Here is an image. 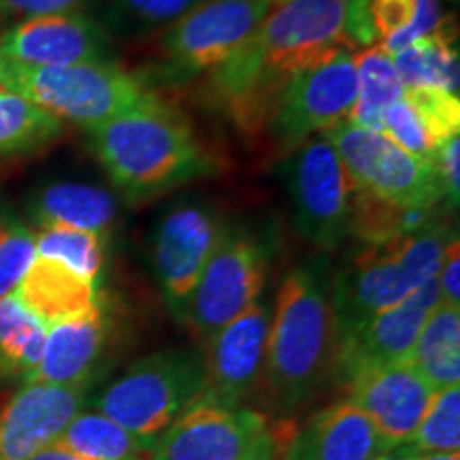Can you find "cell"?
Here are the masks:
<instances>
[{
    "label": "cell",
    "instance_id": "cell-41",
    "mask_svg": "<svg viewBox=\"0 0 460 460\" xmlns=\"http://www.w3.org/2000/svg\"><path fill=\"white\" fill-rule=\"evenodd\" d=\"M365 4V0H352V9H360Z\"/></svg>",
    "mask_w": 460,
    "mask_h": 460
},
{
    "label": "cell",
    "instance_id": "cell-18",
    "mask_svg": "<svg viewBox=\"0 0 460 460\" xmlns=\"http://www.w3.org/2000/svg\"><path fill=\"white\" fill-rule=\"evenodd\" d=\"M273 437L279 460H376L393 447L348 399L314 413L292 435Z\"/></svg>",
    "mask_w": 460,
    "mask_h": 460
},
{
    "label": "cell",
    "instance_id": "cell-9",
    "mask_svg": "<svg viewBox=\"0 0 460 460\" xmlns=\"http://www.w3.org/2000/svg\"><path fill=\"white\" fill-rule=\"evenodd\" d=\"M269 254L271 250L256 233L224 228L181 322L203 341L233 322L261 296Z\"/></svg>",
    "mask_w": 460,
    "mask_h": 460
},
{
    "label": "cell",
    "instance_id": "cell-7",
    "mask_svg": "<svg viewBox=\"0 0 460 460\" xmlns=\"http://www.w3.org/2000/svg\"><path fill=\"white\" fill-rule=\"evenodd\" d=\"M278 0H203L160 39L164 82L209 75L247 45Z\"/></svg>",
    "mask_w": 460,
    "mask_h": 460
},
{
    "label": "cell",
    "instance_id": "cell-25",
    "mask_svg": "<svg viewBox=\"0 0 460 460\" xmlns=\"http://www.w3.org/2000/svg\"><path fill=\"white\" fill-rule=\"evenodd\" d=\"M58 446L84 460H149L154 441L132 435L102 413L79 411L58 435Z\"/></svg>",
    "mask_w": 460,
    "mask_h": 460
},
{
    "label": "cell",
    "instance_id": "cell-37",
    "mask_svg": "<svg viewBox=\"0 0 460 460\" xmlns=\"http://www.w3.org/2000/svg\"><path fill=\"white\" fill-rule=\"evenodd\" d=\"M437 286H439V301L452 307H460V247L458 237L446 247L444 261H441L439 273H437Z\"/></svg>",
    "mask_w": 460,
    "mask_h": 460
},
{
    "label": "cell",
    "instance_id": "cell-22",
    "mask_svg": "<svg viewBox=\"0 0 460 460\" xmlns=\"http://www.w3.org/2000/svg\"><path fill=\"white\" fill-rule=\"evenodd\" d=\"M407 362L430 388L444 390L460 382V307L439 303L420 329Z\"/></svg>",
    "mask_w": 460,
    "mask_h": 460
},
{
    "label": "cell",
    "instance_id": "cell-4",
    "mask_svg": "<svg viewBox=\"0 0 460 460\" xmlns=\"http://www.w3.org/2000/svg\"><path fill=\"white\" fill-rule=\"evenodd\" d=\"M0 88L85 130L158 101L147 84L111 62L24 66L0 58Z\"/></svg>",
    "mask_w": 460,
    "mask_h": 460
},
{
    "label": "cell",
    "instance_id": "cell-16",
    "mask_svg": "<svg viewBox=\"0 0 460 460\" xmlns=\"http://www.w3.org/2000/svg\"><path fill=\"white\" fill-rule=\"evenodd\" d=\"M348 401L371 420L390 446H401L416 433L435 390L407 360L369 367L343 379Z\"/></svg>",
    "mask_w": 460,
    "mask_h": 460
},
{
    "label": "cell",
    "instance_id": "cell-43",
    "mask_svg": "<svg viewBox=\"0 0 460 460\" xmlns=\"http://www.w3.org/2000/svg\"><path fill=\"white\" fill-rule=\"evenodd\" d=\"M450 3H458V0H450Z\"/></svg>",
    "mask_w": 460,
    "mask_h": 460
},
{
    "label": "cell",
    "instance_id": "cell-33",
    "mask_svg": "<svg viewBox=\"0 0 460 460\" xmlns=\"http://www.w3.org/2000/svg\"><path fill=\"white\" fill-rule=\"evenodd\" d=\"M37 258L34 234L13 217H0V296L11 295Z\"/></svg>",
    "mask_w": 460,
    "mask_h": 460
},
{
    "label": "cell",
    "instance_id": "cell-14",
    "mask_svg": "<svg viewBox=\"0 0 460 460\" xmlns=\"http://www.w3.org/2000/svg\"><path fill=\"white\" fill-rule=\"evenodd\" d=\"M420 288L422 286L402 261L399 239L382 245H365L331 281L339 337L365 324L384 309L402 303Z\"/></svg>",
    "mask_w": 460,
    "mask_h": 460
},
{
    "label": "cell",
    "instance_id": "cell-15",
    "mask_svg": "<svg viewBox=\"0 0 460 460\" xmlns=\"http://www.w3.org/2000/svg\"><path fill=\"white\" fill-rule=\"evenodd\" d=\"M439 303V286L435 278L402 303L384 309L365 324L339 337L335 371L341 382L369 367L407 360L420 329Z\"/></svg>",
    "mask_w": 460,
    "mask_h": 460
},
{
    "label": "cell",
    "instance_id": "cell-36",
    "mask_svg": "<svg viewBox=\"0 0 460 460\" xmlns=\"http://www.w3.org/2000/svg\"><path fill=\"white\" fill-rule=\"evenodd\" d=\"M85 0H0V20H31V17L73 13Z\"/></svg>",
    "mask_w": 460,
    "mask_h": 460
},
{
    "label": "cell",
    "instance_id": "cell-28",
    "mask_svg": "<svg viewBox=\"0 0 460 460\" xmlns=\"http://www.w3.org/2000/svg\"><path fill=\"white\" fill-rule=\"evenodd\" d=\"M62 122L13 92L0 88V158L39 152L60 135Z\"/></svg>",
    "mask_w": 460,
    "mask_h": 460
},
{
    "label": "cell",
    "instance_id": "cell-8",
    "mask_svg": "<svg viewBox=\"0 0 460 460\" xmlns=\"http://www.w3.org/2000/svg\"><path fill=\"white\" fill-rule=\"evenodd\" d=\"M296 233L309 243L332 250L349 237L352 181L324 135H314L295 147L286 163Z\"/></svg>",
    "mask_w": 460,
    "mask_h": 460
},
{
    "label": "cell",
    "instance_id": "cell-29",
    "mask_svg": "<svg viewBox=\"0 0 460 460\" xmlns=\"http://www.w3.org/2000/svg\"><path fill=\"white\" fill-rule=\"evenodd\" d=\"M433 211L402 209V207L384 203L354 190L352 220L349 234L360 239L365 245H382L388 241L416 233L433 222Z\"/></svg>",
    "mask_w": 460,
    "mask_h": 460
},
{
    "label": "cell",
    "instance_id": "cell-32",
    "mask_svg": "<svg viewBox=\"0 0 460 460\" xmlns=\"http://www.w3.org/2000/svg\"><path fill=\"white\" fill-rule=\"evenodd\" d=\"M402 99L410 102L422 122L424 130L439 152L447 139L460 135V99L458 94L441 90H407Z\"/></svg>",
    "mask_w": 460,
    "mask_h": 460
},
{
    "label": "cell",
    "instance_id": "cell-20",
    "mask_svg": "<svg viewBox=\"0 0 460 460\" xmlns=\"http://www.w3.org/2000/svg\"><path fill=\"white\" fill-rule=\"evenodd\" d=\"M109 337V315L101 301L88 312L48 326L43 356L26 384L85 386Z\"/></svg>",
    "mask_w": 460,
    "mask_h": 460
},
{
    "label": "cell",
    "instance_id": "cell-27",
    "mask_svg": "<svg viewBox=\"0 0 460 460\" xmlns=\"http://www.w3.org/2000/svg\"><path fill=\"white\" fill-rule=\"evenodd\" d=\"M354 65L358 75V101L349 122L360 128L382 132L384 113L402 96V84L393 56L379 45H369L354 51Z\"/></svg>",
    "mask_w": 460,
    "mask_h": 460
},
{
    "label": "cell",
    "instance_id": "cell-12",
    "mask_svg": "<svg viewBox=\"0 0 460 460\" xmlns=\"http://www.w3.org/2000/svg\"><path fill=\"white\" fill-rule=\"evenodd\" d=\"M271 305L261 298L233 322L205 339V390L199 401L241 407L258 388L267 352Z\"/></svg>",
    "mask_w": 460,
    "mask_h": 460
},
{
    "label": "cell",
    "instance_id": "cell-26",
    "mask_svg": "<svg viewBox=\"0 0 460 460\" xmlns=\"http://www.w3.org/2000/svg\"><path fill=\"white\" fill-rule=\"evenodd\" d=\"M48 324L26 307L15 292L0 296V373L28 379L43 356Z\"/></svg>",
    "mask_w": 460,
    "mask_h": 460
},
{
    "label": "cell",
    "instance_id": "cell-42",
    "mask_svg": "<svg viewBox=\"0 0 460 460\" xmlns=\"http://www.w3.org/2000/svg\"><path fill=\"white\" fill-rule=\"evenodd\" d=\"M262 460H279V458H278V454H273V456H269V458H262Z\"/></svg>",
    "mask_w": 460,
    "mask_h": 460
},
{
    "label": "cell",
    "instance_id": "cell-39",
    "mask_svg": "<svg viewBox=\"0 0 460 460\" xmlns=\"http://www.w3.org/2000/svg\"><path fill=\"white\" fill-rule=\"evenodd\" d=\"M416 450H413L411 446H407V444H401V446H394V447H390L388 452H384V454H379V456L376 458V460H411L413 456H416Z\"/></svg>",
    "mask_w": 460,
    "mask_h": 460
},
{
    "label": "cell",
    "instance_id": "cell-35",
    "mask_svg": "<svg viewBox=\"0 0 460 460\" xmlns=\"http://www.w3.org/2000/svg\"><path fill=\"white\" fill-rule=\"evenodd\" d=\"M382 135H386L390 141H394L396 146L405 149V152H410L411 156L435 166L437 147L433 146V141H430L427 130H424L416 111H413L410 102L402 99V96L396 102H393V105L386 109V113H384Z\"/></svg>",
    "mask_w": 460,
    "mask_h": 460
},
{
    "label": "cell",
    "instance_id": "cell-1",
    "mask_svg": "<svg viewBox=\"0 0 460 460\" xmlns=\"http://www.w3.org/2000/svg\"><path fill=\"white\" fill-rule=\"evenodd\" d=\"M352 0H278L254 37L207 77V94L241 130L269 124L292 77L343 49H358Z\"/></svg>",
    "mask_w": 460,
    "mask_h": 460
},
{
    "label": "cell",
    "instance_id": "cell-40",
    "mask_svg": "<svg viewBox=\"0 0 460 460\" xmlns=\"http://www.w3.org/2000/svg\"><path fill=\"white\" fill-rule=\"evenodd\" d=\"M411 460H460V452H437V454H416Z\"/></svg>",
    "mask_w": 460,
    "mask_h": 460
},
{
    "label": "cell",
    "instance_id": "cell-17",
    "mask_svg": "<svg viewBox=\"0 0 460 460\" xmlns=\"http://www.w3.org/2000/svg\"><path fill=\"white\" fill-rule=\"evenodd\" d=\"M107 37L88 15L56 13L17 22L0 34V58L24 66L105 62Z\"/></svg>",
    "mask_w": 460,
    "mask_h": 460
},
{
    "label": "cell",
    "instance_id": "cell-24",
    "mask_svg": "<svg viewBox=\"0 0 460 460\" xmlns=\"http://www.w3.org/2000/svg\"><path fill=\"white\" fill-rule=\"evenodd\" d=\"M41 226L88 230L105 237L118 217V205L107 190L85 183H56L39 194L34 203Z\"/></svg>",
    "mask_w": 460,
    "mask_h": 460
},
{
    "label": "cell",
    "instance_id": "cell-13",
    "mask_svg": "<svg viewBox=\"0 0 460 460\" xmlns=\"http://www.w3.org/2000/svg\"><path fill=\"white\" fill-rule=\"evenodd\" d=\"M222 233L220 217L199 203L172 207L158 224L154 234V267L166 305L180 320Z\"/></svg>",
    "mask_w": 460,
    "mask_h": 460
},
{
    "label": "cell",
    "instance_id": "cell-11",
    "mask_svg": "<svg viewBox=\"0 0 460 460\" xmlns=\"http://www.w3.org/2000/svg\"><path fill=\"white\" fill-rule=\"evenodd\" d=\"M358 101L354 49H343L290 79L267 128L279 147L295 149L309 137L349 122Z\"/></svg>",
    "mask_w": 460,
    "mask_h": 460
},
{
    "label": "cell",
    "instance_id": "cell-38",
    "mask_svg": "<svg viewBox=\"0 0 460 460\" xmlns=\"http://www.w3.org/2000/svg\"><path fill=\"white\" fill-rule=\"evenodd\" d=\"M28 460H84V458H79L77 454L65 450V447L58 446L56 441H54V444L45 446L43 450H39L37 454H32V456L28 458Z\"/></svg>",
    "mask_w": 460,
    "mask_h": 460
},
{
    "label": "cell",
    "instance_id": "cell-10",
    "mask_svg": "<svg viewBox=\"0 0 460 460\" xmlns=\"http://www.w3.org/2000/svg\"><path fill=\"white\" fill-rule=\"evenodd\" d=\"M278 454L261 411L197 401L154 441L149 460H262Z\"/></svg>",
    "mask_w": 460,
    "mask_h": 460
},
{
    "label": "cell",
    "instance_id": "cell-6",
    "mask_svg": "<svg viewBox=\"0 0 460 460\" xmlns=\"http://www.w3.org/2000/svg\"><path fill=\"white\" fill-rule=\"evenodd\" d=\"M341 160L352 188L402 209L435 211L446 199L439 171L386 135L343 122L322 132Z\"/></svg>",
    "mask_w": 460,
    "mask_h": 460
},
{
    "label": "cell",
    "instance_id": "cell-3",
    "mask_svg": "<svg viewBox=\"0 0 460 460\" xmlns=\"http://www.w3.org/2000/svg\"><path fill=\"white\" fill-rule=\"evenodd\" d=\"M88 132L109 180L130 200L154 199L216 169L192 124L160 99Z\"/></svg>",
    "mask_w": 460,
    "mask_h": 460
},
{
    "label": "cell",
    "instance_id": "cell-2",
    "mask_svg": "<svg viewBox=\"0 0 460 460\" xmlns=\"http://www.w3.org/2000/svg\"><path fill=\"white\" fill-rule=\"evenodd\" d=\"M339 331L331 279L324 269H292L281 281L271 314L262 377L273 410L290 411L318 393L335 371Z\"/></svg>",
    "mask_w": 460,
    "mask_h": 460
},
{
    "label": "cell",
    "instance_id": "cell-30",
    "mask_svg": "<svg viewBox=\"0 0 460 460\" xmlns=\"http://www.w3.org/2000/svg\"><path fill=\"white\" fill-rule=\"evenodd\" d=\"M37 256L62 262L77 275L96 284L105 267V237L88 230L66 226H41L34 234Z\"/></svg>",
    "mask_w": 460,
    "mask_h": 460
},
{
    "label": "cell",
    "instance_id": "cell-19",
    "mask_svg": "<svg viewBox=\"0 0 460 460\" xmlns=\"http://www.w3.org/2000/svg\"><path fill=\"white\" fill-rule=\"evenodd\" d=\"M85 386L26 384L0 413V460H28L82 411Z\"/></svg>",
    "mask_w": 460,
    "mask_h": 460
},
{
    "label": "cell",
    "instance_id": "cell-5",
    "mask_svg": "<svg viewBox=\"0 0 460 460\" xmlns=\"http://www.w3.org/2000/svg\"><path fill=\"white\" fill-rule=\"evenodd\" d=\"M205 390L203 356L160 349L137 360L96 401L99 413L143 439L156 441Z\"/></svg>",
    "mask_w": 460,
    "mask_h": 460
},
{
    "label": "cell",
    "instance_id": "cell-34",
    "mask_svg": "<svg viewBox=\"0 0 460 460\" xmlns=\"http://www.w3.org/2000/svg\"><path fill=\"white\" fill-rule=\"evenodd\" d=\"M203 0H115V11L126 31H169Z\"/></svg>",
    "mask_w": 460,
    "mask_h": 460
},
{
    "label": "cell",
    "instance_id": "cell-21",
    "mask_svg": "<svg viewBox=\"0 0 460 460\" xmlns=\"http://www.w3.org/2000/svg\"><path fill=\"white\" fill-rule=\"evenodd\" d=\"M13 292L48 326L88 312L99 303L96 284L71 271L62 262L41 256L34 258L24 279Z\"/></svg>",
    "mask_w": 460,
    "mask_h": 460
},
{
    "label": "cell",
    "instance_id": "cell-23",
    "mask_svg": "<svg viewBox=\"0 0 460 460\" xmlns=\"http://www.w3.org/2000/svg\"><path fill=\"white\" fill-rule=\"evenodd\" d=\"M390 56H393L402 88L441 90L458 94L456 22L452 17L433 37L420 39Z\"/></svg>",
    "mask_w": 460,
    "mask_h": 460
},
{
    "label": "cell",
    "instance_id": "cell-31",
    "mask_svg": "<svg viewBox=\"0 0 460 460\" xmlns=\"http://www.w3.org/2000/svg\"><path fill=\"white\" fill-rule=\"evenodd\" d=\"M407 446L418 454L460 450V386L437 390Z\"/></svg>",
    "mask_w": 460,
    "mask_h": 460
}]
</instances>
